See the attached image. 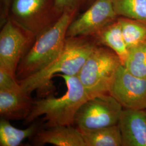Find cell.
<instances>
[{
    "label": "cell",
    "mask_w": 146,
    "mask_h": 146,
    "mask_svg": "<svg viewBox=\"0 0 146 146\" xmlns=\"http://www.w3.org/2000/svg\"><path fill=\"white\" fill-rule=\"evenodd\" d=\"M117 19L128 50L146 42V22L124 17Z\"/></svg>",
    "instance_id": "2e32d148"
},
{
    "label": "cell",
    "mask_w": 146,
    "mask_h": 146,
    "mask_svg": "<svg viewBox=\"0 0 146 146\" xmlns=\"http://www.w3.org/2000/svg\"><path fill=\"white\" fill-rule=\"evenodd\" d=\"M74 125H52L40 127L33 136L32 144L43 146H86L80 131Z\"/></svg>",
    "instance_id": "30bf717a"
},
{
    "label": "cell",
    "mask_w": 146,
    "mask_h": 146,
    "mask_svg": "<svg viewBox=\"0 0 146 146\" xmlns=\"http://www.w3.org/2000/svg\"><path fill=\"white\" fill-rule=\"evenodd\" d=\"M0 31V68L16 77L21 60L31 48L36 36L8 17Z\"/></svg>",
    "instance_id": "52a82bcc"
},
{
    "label": "cell",
    "mask_w": 146,
    "mask_h": 146,
    "mask_svg": "<svg viewBox=\"0 0 146 146\" xmlns=\"http://www.w3.org/2000/svg\"><path fill=\"white\" fill-rule=\"evenodd\" d=\"M96 0H55L58 9L64 11H76L79 14L92 5Z\"/></svg>",
    "instance_id": "d6986e66"
},
{
    "label": "cell",
    "mask_w": 146,
    "mask_h": 146,
    "mask_svg": "<svg viewBox=\"0 0 146 146\" xmlns=\"http://www.w3.org/2000/svg\"><path fill=\"white\" fill-rule=\"evenodd\" d=\"M64 80L67 90L58 98L48 96L34 101L31 111L25 119L31 123L44 116L47 122L44 126L74 125L75 115L78 108L89 99L94 97L85 88L78 76L58 75Z\"/></svg>",
    "instance_id": "3957f363"
},
{
    "label": "cell",
    "mask_w": 146,
    "mask_h": 146,
    "mask_svg": "<svg viewBox=\"0 0 146 146\" xmlns=\"http://www.w3.org/2000/svg\"><path fill=\"white\" fill-rule=\"evenodd\" d=\"M34 101L22 89L0 90V115L7 120L26 119L31 111Z\"/></svg>",
    "instance_id": "7c38bea8"
},
{
    "label": "cell",
    "mask_w": 146,
    "mask_h": 146,
    "mask_svg": "<svg viewBox=\"0 0 146 146\" xmlns=\"http://www.w3.org/2000/svg\"><path fill=\"white\" fill-rule=\"evenodd\" d=\"M122 106L109 93L92 97L82 104L75 115L78 129H93L119 124Z\"/></svg>",
    "instance_id": "8992f818"
},
{
    "label": "cell",
    "mask_w": 146,
    "mask_h": 146,
    "mask_svg": "<svg viewBox=\"0 0 146 146\" xmlns=\"http://www.w3.org/2000/svg\"><path fill=\"white\" fill-rule=\"evenodd\" d=\"M123 66L131 74L146 78V42L129 49Z\"/></svg>",
    "instance_id": "ac0fdd59"
},
{
    "label": "cell",
    "mask_w": 146,
    "mask_h": 146,
    "mask_svg": "<svg viewBox=\"0 0 146 146\" xmlns=\"http://www.w3.org/2000/svg\"><path fill=\"white\" fill-rule=\"evenodd\" d=\"M120 58L107 47L97 45L84 63L78 76L93 96L108 93L120 66Z\"/></svg>",
    "instance_id": "277c9868"
},
{
    "label": "cell",
    "mask_w": 146,
    "mask_h": 146,
    "mask_svg": "<svg viewBox=\"0 0 146 146\" xmlns=\"http://www.w3.org/2000/svg\"><path fill=\"white\" fill-rule=\"evenodd\" d=\"M12 0H0V23L1 26L7 21Z\"/></svg>",
    "instance_id": "44dd1931"
},
{
    "label": "cell",
    "mask_w": 146,
    "mask_h": 146,
    "mask_svg": "<svg viewBox=\"0 0 146 146\" xmlns=\"http://www.w3.org/2000/svg\"><path fill=\"white\" fill-rule=\"evenodd\" d=\"M97 43L93 36L67 37L62 51L50 64L41 71L19 81L27 94L50 90L52 79L58 75L78 76Z\"/></svg>",
    "instance_id": "6da1fadb"
},
{
    "label": "cell",
    "mask_w": 146,
    "mask_h": 146,
    "mask_svg": "<svg viewBox=\"0 0 146 146\" xmlns=\"http://www.w3.org/2000/svg\"><path fill=\"white\" fill-rule=\"evenodd\" d=\"M79 131L86 146H122V135L119 125Z\"/></svg>",
    "instance_id": "5bb4252c"
},
{
    "label": "cell",
    "mask_w": 146,
    "mask_h": 146,
    "mask_svg": "<svg viewBox=\"0 0 146 146\" xmlns=\"http://www.w3.org/2000/svg\"><path fill=\"white\" fill-rule=\"evenodd\" d=\"M117 19L93 37L98 45L107 47L115 52L120 58L122 65L123 66L128 57L129 50L125 44Z\"/></svg>",
    "instance_id": "4fadbf2b"
},
{
    "label": "cell",
    "mask_w": 146,
    "mask_h": 146,
    "mask_svg": "<svg viewBox=\"0 0 146 146\" xmlns=\"http://www.w3.org/2000/svg\"><path fill=\"white\" fill-rule=\"evenodd\" d=\"M108 93L125 109H146V78L131 74L122 65L115 75Z\"/></svg>",
    "instance_id": "9c48e42d"
},
{
    "label": "cell",
    "mask_w": 146,
    "mask_h": 146,
    "mask_svg": "<svg viewBox=\"0 0 146 146\" xmlns=\"http://www.w3.org/2000/svg\"><path fill=\"white\" fill-rule=\"evenodd\" d=\"M118 17L146 22V0H112Z\"/></svg>",
    "instance_id": "e0dca14e"
},
{
    "label": "cell",
    "mask_w": 146,
    "mask_h": 146,
    "mask_svg": "<svg viewBox=\"0 0 146 146\" xmlns=\"http://www.w3.org/2000/svg\"><path fill=\"white\" fill-rule=\"evenodd\" d=\"M63 13L55 0H12L8 17L36 37L56 22Z\"/></svg>",
    "instance_id": "5b68a950"
},
{
    "label": "cell",
    "mask_w": 146,
    "mask_h": 146,
    "mask_svg": "<svg viewBox=\"0 0 146 146\" xmlns=\"http://www.w3.org/2000/svg\"><path fill=\"white\" fill-rule=\"evenodd\" d=\"M117 18L112 0H96L70 23L67 37L93 36Z\"/></svg>",
    "instance_id": "ba28073f"
},
{
    "label": "cell",
    "mask_w": 146,
    "mask_h": 146,
    "mask_svg": "<svg viewBox=\"0 0 146 146\" xmlns=\"http://www.w3.org/2000/svg\"><path fill=\"white\" fill-rule=\"evenodd\" d=\"M119 125L122 146H146V113L145 110L123 108Z\"/></svg>",
    "instance_id": "8fae6325"
},
{
    "label": "cell",
    "mask_w": 146,
    "mask_h": 146,
    "mask_svg": "<svg viewBox=\"0 0 146 146\" xmlns=\"http://www.w3.org/2000/svg\"><path fill=\"white\" fill-rule=\"evenodd\" d=\"M21 89V84L15 76L0 68V90H16Z\"/></svg>",
    "instance_id": "ffe728a7"
},
{
    "label": "cell",
    "mask_w": 146,
    "mask_h": 146,
    "mask_svg": "<svg viewBox=\"0 0 146 146\" xmlns=\"http://www.w3.org/2000/svg\"><path fill=\"white\" fill-rule=\"evenodd\" d=\"M145 111H146V109H145Z\"/></svg>",
    "instance_id": "7402d4cb"
},
{
    "label": "cell",
    "mask_w": 146,
    "mask_h": 146,
    "mask_svg": "<svg viewBox=\"0 0 146 146\" xmlns=\"http://www.w3.org/2000/svg\"><path fill=\"white\" fill-rule=\"evenodd\" d=\"M78 14L76 11H64L56 22L36 37L17 68L19 82L41 71L58 58L64 46L68 27Z\"/></svg>",
    "instance_id": "7a4b0ae2"
},
{
    "label": "cell",
    "mask_w": 146,
    "mask_h": 146,
    "mask_svg": "<svg viewBox=\"0 0 146 146\" xmlns=\"http://www.w3.org/2000/svg\"><path fill=\"white\" fill-rule=\"evenodd\" d=\"M38 123H32L24 129L11 125L9 120L1 118L0 120V146H17L28 137H31L40 128Z\"/></svg>",
    "instance_id": "9a60e30c"
}]
</instances>
